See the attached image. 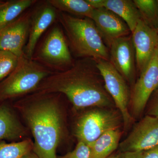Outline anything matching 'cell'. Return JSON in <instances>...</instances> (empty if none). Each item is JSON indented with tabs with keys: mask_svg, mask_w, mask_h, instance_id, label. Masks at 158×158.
Here are the masks:
<instances>
[{
	"mask_svg": "<svg viewBox=\"0 0 158 158\" xmlns=\"http://www.w3.org/2000/svg\"><path fill=\"white\" fill-rule=\"evenodd\" d=\"M122 123V116L118 110L95 107L85 112L79 118L74 135L78 141L89 146L103 134L119 129Z\"/></svg>",
	"mask_w": 158,
	"mask_h": 158,
	"instance_id": "8992f818",
	"label": "cell"
},
{
	"mask_svg": "<svg viewBox=\"0 0 158 158\" xmlns=\"http://www.w3.org/2000/svg\"><path fill=\"white\" fill-rule=\"evenodd\" d=\"M58 11L84 18H92L94 9L86 0H48Z\"/></svg>",
	"mask_w": 158,
	"mask_h": 158,
	"instance_id": "d6986e66",
	"label": "cell"
},
{
	"mask_svg": "<svg viewBox=\"0 0 158 158\" xmlns=\"http://www.w3.org/2000/svg\"><path fill=\"white\" fill-rule=\"evenodd\" d=\"M19 58L10 52L0 50V83L15 69Z\"/></svg>",
	"mask_w": 158,
	"mask_h": 158,
	"instance_id": "7402d4cb",
	"label": "cell"
},
{
	"mask_svg": "<svg viewBox=\"0 0 158 158\" xmlns=\"http://www.w3.org/2000/svg\"><path fill=\"white\" fill-rule=\"evenodd\" d=\"M31 14L32 10H27L0 33V50L10 52L19 58L24 56Z\"/></svg>",
	"mask_w": 158,
	"mask_h": 158,
	"instance_id": "7c38bea8",
	"label": "cell"
},
{
	"mask_svg": "<svg viewBox=\"0 0 158 158\" xmlns=\"http://www.w3.org/2000/svg\"><path fill=\"white\" fill-rule=\"evenodd\" d=\"M53 73L25 56L19 58L15 69L0 83V100L13 98L34 90L47 77Z\"/></svg>",
	"mask_w": 158,
	"mask_h": 158,
	"instance_id": "277c9868",
	"label": "cell"
},
{
	"mask_svg": "<svg viewBox=\"0 0 158 158\" xmlns=\"http://www.w3.org/2000/svg\"><path fill=\"white\" fill-rule=\"evenodd\" d=\"M91 19L105 44L108 46L114 40L128 36L131 33L123 20L106 8L94 9Z\"/></svg>",
	"mask_w": 158,
	"mask_h": 158,
	"instance_id": "5bb4252c",
	"label": "cell"
},
{
	"mask_svg": "<svg viewBox=\"0 0 158 158\" xmlns=\"http://www.w3.org/2000/svg\"><path fill=\"white\" fill-rule=\"evenodd\" d=\"M158 145V118L145 115L119 143L120 152L144 151Z\"/></svg>",
	"mask_w": 158,
	"mask_h": 158,
	"instance_id": "9c48e42d",
	"label": "cell"
},
{
	"mask_svg": "<svg viewBox=\"0 0 158 158\" xmlns=\"http://www.w3.org/2000/svg\"><path fill=\"white\" fill-rule=\"evenodd\" d=\"M35 91L64 94L77 109L115 106L105 88L96 61L90 58H80L67 70L53 73L40 83Z\"/></svg>",
	"mask_w": 158,
	"mask_h": 158,
	"instance_id": "6da1fadb",
	"label": "cell"
},
{
	"mask_svg": "<svg viewBox=\"0 0 158 158\" xmlns=\"http://www.w3.org/2000/svg\"><path fill=\"white\" fill-rule=\"evenodd\" d=\"M68 45L74 54L81 58L110 61V52L91 19L77 17L64 12L58 13Z\"/></svg>",
	"mask_w": 158,
	"mask_h": 158,
	"instance_id": "3957f363",
	"label": "cell"
},
{
	"mask_svg": "<svg viewBox=\"0 0 158 158\" xmlns=\"http://www.w3.org/2000/svg\"><path fill=\"white\" fill-rule=\"evenodd\" d=\"M141 19L148 27L158 32L157 0H134Z\"/></svg>",
	"mask_w": 158,
	"mask_h": 158,
	"instance_id": "ffe728a7",
	"label": "cell"
},
{
	"mask_svg": "<svg viewBox=\"0 0 158 158\" xmlns=\"http://www.w3.org/2000/svg\"><path fill=\"white\" fill-rule=\"evenodd\" d=\"M157 2H158V0H157Z\"/></svg>",
	"mask_w": 158,
	"mask_h": 158,
	"instance_id": "4dcf8cb0",
	"label": "cell"
},
{
	"mask_svg": "<svg viewBox=\"0 0 158 158\" xmlns=\"http://www.w3.org/2000/svg\"><path fill=\"white\" fill-rule=\"evenodd\" d=\"M143 152H120L118 154V158H141Z\"/></svg>",
	"mask_w": 158,
	"mask_h": 158,
	"instance_id": "484cf974",
	"label": "cell"
},
{
	"mask_svg": "<svg viewBox=\"0 0 158 158\" xmlns=\"http://www.w3.org/2000/svg\"><path fill=\"white\" fill-rule=\"evenodd\" d=\"M131 36L135 52L136 67L140 74L148 65L156 50L158 32L141 19Z\"/></svg>",
	"mask_w": 158,
	"mask_h": 158,
	"instance_id": "4fadbf2b",
	"label": "cell"
},
{
	"mask_svg": "<svg viewBox=\"0 0 158 158\" xmlns=\"http://www.w3.org/2000/svg\"><path fill=\"white\" fill-rule=\"evenodd\" d=\"M53 93H37L29 100L23 115L34 139L33 151L39 158H58L62 132L59 106Z\"/></svg>",
	"mask_w": 158,
	"mask_h": 158,
	"instance_id": "7a4b0ae2",
	"label": "cell"
},
{
	"mask_svg": "<svg viewBox=\"0 0 158 158\" xmlns=\"http://www.w3.org/2000/svg\"><path fill=\"white\" fill-rule=\"evenodd\" d=\"M21 158H39L38 156L34 152L31 151L23 156Z\"/></svg>",
	"mask_w": 158,
	"mask_h": 158,
	"instance_id": "83f0119b",
	"label": "cell"
},
{
	"mask_svg": "<svg viewBox=\"0 0 158 158\" xmlns=\"http://www.w3.org/2000/svg\"><path fill=\"white\" fill-rule=\"evenodd\" d=\"M59 11L48 1L42 2L32 10L31 24L24 55L32 59L42 34L58 19Z\"/></svg>",
	"mask_w": 158,
	"mask_h": 158,
	"instance_id": "8fae6325",
	"label": "cell"
},
{
	"mask_svg": "<svg viewBox=\"0 0 158 158\" xmlns=\"http://www.w3.org/2000/svg\"><path fill=\"white\" fill-rule=\"evenodd\" d=\"M34 144L30 140L16 143L0 144V158H21L33 151Z\"/></svg>",
	"mask_w": 158,
	"mask_h": 158,
	"instance_id": "44dd1931",
	"label": "cell"
},
{
	"mask_svg": "<svg viewBox=\"0 0 158 158\" xmlns=\"http://www.w3.org/2000/svg\"><path fill=\"white\" fill-rule=\"evenodd\" d=\"M25 131L9 108L0 105V141L14 139L24 135Z\"/></svg>",
	"mask_w": 158,
	"mask_h": 158,
	"instance_id": "ac0fdd59",
	"label": "cell"
},
{
	"mask_svg": "<svg viewBox=\"0 0 158 158\" xmlns=\"http://www.w3.org/2000/svg\"><path fill=\"white\" fill-rule=\"evenodd\" d=\"M36 0H12L0 4V33L14 22L28 9L37 2Z\"/></svg>",
	"mask_w": 158,
	"mask_h": 158,
	"instance_id": "e0dca14e",
	"label": "cell"
},
{
	"mask_svg": "<svg viewBox=\"0 0 158 158\" xmlns=\"http://www.w3.org/2000/svg\"><path fill=\"white\" fill-rule=\"evenodd\" d=\"M32 59L53 73L64 71L73 65L69 46L61 27L55 25L51 29L34 51Z\"/></svg>",
	"mask_w": 158,
	"mask_h": 158,
	"instance_id": "5b68a950",
	"label": "cell"
},
{
	"mask_svg": "<svg viewBox=\"0 0 158 158\" xmlns=\"http://www.w3.org/2000/svg\"><path fill=\"white\" fill-rule=\"evenodd\" d=\"M122 132L119 129L103 134L90 146V158H108L118 147Z\"/></svg>",
	"mask_w": 158,
	"mask_h": 158,
	"instance_id": "2e32d148",
	"label": "cell"
},
{
	"mask_svg": "<svg viewBox=\"0 0 158 158\" xmlns=\"http://www.w3.org/2000/svg\"><path fill=\"white\" fill-rule=\"evenodd\" d=\"M145 109L146 115L158 118V87L150 98Z\"/></svg>",
	"mask_w": 158,
	"mask_h": 158,
	"instance_id": "cb8c5ba5",
	"label": "cell"
},
{
	"mask_svg": "<svg viewBox=\"0 0 158 158\" xmlns=\"http://www.w3.org/2000/svg\"><path fill=\"white\" fill-rule=\"evenodd\" d=\"M90 147L84 142L78 141L72 151L58 158H90Z\"/></svg>",
	"mask_w": 158,
	"mask_h": 158,
	"instance_id": "603a6c76",
	"label": "cell"
},
{
	"mask_svg": "<svg viewBox=\"0 0 158 158\" xmlns=\"http://www.w3.org/2000/svg\"><path fill=\"white\" fill-rule=\"evenodd\" d=\"M118 154H114L111 155L108 158H118Z\"/></svg>",
	"mask_w": 158,
	"mask_h": 158,
	"instance_id": "f1b7e54d",
	"label": "cell"
},
{
	"mask_svg": "<svg viewBox=\"0 0 158 158\" xmlns=\"http://www.w3.org/2000/svg\"><path fill=\"white\" fill-rule=\"evenodd\" d=\"M86 1L94 9L104 8L105 0H86Z\"/></svg>",
	"mask_w": 158,
	"mask_h": 158,
	"instance_id": "4316f807",
	"label": "cell"
},
{
	"mask_svg": "<svg viewBox=\"0 0 158 158\" xmlns=\"http://www.w3.org/2000/svg\"><path fill=\"white\" fill-rule=\"evenodd\" d=\"M158 87V52L152 59L133 85L131 92V115L134 119L141 116L150 98Z\"/></svg>",
	"mask_w": 158,
	"mask_h": 158,
	"instance_id": "ba28073f",
	"label": "cell"
},
{
	"mask_svg": "<svg viewBox=\"0 0 158 158\" xmlns=\"http://www.w3.org/2000/svg\"><path fill=\"white\" fill-rule=\"evenodd\" d=\"M141 158H158V145L143 152Z\"/></svg>",
	"mask_w": 158,
	"mask_h": 158,
	"instance_id": "d4e9b609",
	"label": "cell"
},
{
	"mask_svg": "<svg viewBox=\"0 0 158 158\" xmlns=\"http://www.w3.org/2000/svg\"><path fill=\"white\" fill-rule=\"evenodd\" d=\"M157 49L158 52V38L157 47Z\"/></svg>",
	"mask_w": 158,
	"mask_h": 158,
	"instance_id": "f546056e",
	"label": "cell"
},
{
	"mask_svg": "<svg viewBox=\"0 0 158 158\" xmlns=\"http://www.w3.org/2000/svg\"><path fill=\"white\" fill-rule=\"evenodd\" d=\"M95 60L105 88L113 99L115 106L121 113L125 128L127 129L135 119L129 110L131 92L127 81L110 61L104 59Z\"/></svg>",
	"mask_w": 158,
	"mask_h": 158,
	"instance_id": "52a82bcc",
	"label": "cell"
},
{
	"mask_svg": "<svg viewBox=\"0 0 158 158\" xmlns=\"http://www.w3.org/2000/svg\"><path fill=\"white\" fill-rule=\"evenodd\" d=\"M109 47L110 62L127 81L134 85L137 67L131 34L114 40Z\"/></svg>",
	"mask_w": 158,
	"mask_h": 158,
	"instance_id": "30bf717a",
	"label": "cell"
},
{
	"mask_svg": "<svg viewBox=\"0 0 158 158\" xmlns=\"http://www.w3.org/2000/svg\"><path fill=\"white\" fill-rule=\"evenodd\" d=\"M104 8L112 11L123 20L131 33L141 19L138 8L132 0H105Z\"/></svg>",
	"mask_w": 158,
	"mask_h": 158,
	"instance_id": "9a60e30c",
	"label": "cell"
}]
</instances>
